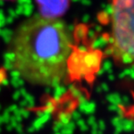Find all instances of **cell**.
I'll list each match as a JSON object with an SVG mask.
<instances>
[{
    "label": "cell",
    "instance_id": "6da1fadb",
    "mask_svg": "<svg viewBox=\"0 0 134 134\" xmlns=\"http://www.w3.org/2000/svg\"><path fill=\"white\" fill-rule=\"evenodd\" d=\"M68 26L59 18L37 14L17 28L10 42V65L31 85L52 87L69 73L74 46Z\"/></svg>",
    "mask_w": 134,
    "mask_h": 134
},
{
    "label": "cell",
    "instance_id": "277c9868",
    "mask_svg": "<svg viewBox=\"0 0 134 134\" xmlns=\"http://www.w3.org/2000/svg\"><path fill=\"white\" fill-rule=\"evenodd\" d=\"M4 1H10V2H13V1H16V0H4Z\"/></svg>",
    "mask_w": 134,
    "mask_h": 134
},
{
    "label": "cell",
    "instance_id": "7a4b0ae2",
    "mask_svg": "<svg viewBox=\"0 0 134 134\" xmlns=\"http://www.w3.org/2000/svg\"><path fill=\"white\" fill-rule=\"evenodd\" d=\"M111 32L107 48L120 67L132 66L134 57V0H111Z\"/></svg>",
    "mask_w": 134,
    "mask_h": 134
},
{
    "label": "cell",
    "instance_id": "3957f363",
    "mask_svg": "<svg viewBox=\"0 0 134 134\" xmlns=\"http://www.w3.org/2000/svg\"><path fill=\"white\" fill-rule=\"evenodd\" d=\"M40 14L43 17L58 18L68 9L70 0H37Z\"/></svg>",
    "mask_w": 134,
    "mask_h": 134
}]
</instances>
